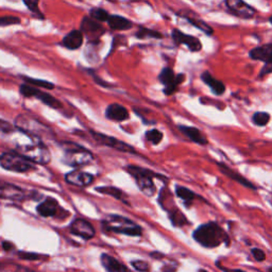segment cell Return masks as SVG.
Returning a JSON list of instances; mask_svg holds the SVG:
<instances>
[{
	"label": "cell",
	"mask_w": 272,
	"mask_h": 272,
	"mask_svg": "<svg viewBox=\"0 0 272 272\" xmlns=\"http://www.w3.org/2000/svg\"><path fill=\"white\" fill-rule=\"evenodd\" d=\"M194 239L204 248H216L222 242H229V237L216 222H208L200 225L194 232Z\"/></svg>",
	"instance_id": "6da1fadb"
},
{
	"label": "cell",
	"mask_w": 272,
	"mask_h": 272,
	"mask_svg": "<svg viewBox=\"0 0 272 272\" xmlns=\"http://www.w3.org/2000/svg\"><path fill=\"white\" fill-rule=\"evenodd\" d=\"M102 226L103 229L110 232H115V233L137 237L143 233V230L139 225L133 222L126 217L118 216V215H110L103 221H102Z\"/></svg>",
	"instance_id": "7a4b0ae2"
},
{
	"label": "cell",
	"mask_w": 272,
	"mask_h": 272,
	"mask_svg": "<svg viewBox=\"0 0 272 272\" xmlns=\"http://www.w3.org/2000/svg\"><path fill=\"white\" fill-rule=\"evenodd\" d=\"M128 172L135 179L139 189L144 192L146 196L152 197L155 194L156 187L153 183L154 178H162L160 174H156L155 172L151 171L149 169L141 168L138 166L130 165L127 167Z\"/></svg>",
	"instance_id": "3957f363"
},
{
	"label": "cell",
	"mask_w": 272,
	"mask_h": 272,
	"mask_svg": "<svg viewBox=\"0 0 272 272\" xmlns=\"http://www.w3.org/2000/svg\"><path fill=\"white\" fill-rule=\"evenodd\" d=\"M16 128L20 130L24 133L34 136V137H43V136H49L51 134V130L49 127L45 126L36 118L30 115L21 114L17 116L15 119Z\"/></svg>",
	"instance_id": "277c9868"
},
{
	"label": "cell",
	"mask_w": 272,
	"mask_h": 272,
	"mask_svg": "<svg viewBox=\"0 0 272 272\" xmlns=\"http://www.w3.org/2000/svg\"><path fill=\"white\" fill-rule=\"evenodd\" d=\"M20 155L26 157L32 163L42 164L46 165L51 160V155L48 148L44 144L41 143H33V144H26L17 146L16 151Z\"/></svg>",
	"instance_id": "5b68a950"
},
{
	"label": "cell",
	"mask_w": 272,
	"mask_h": 272,
	"mask_svg": "<svg viewBox=\"0 0 272 272\" xmlns=\"http://www.w3.org/2000/svg\"><path fill=\"white\" fill-rule=\"evenodd\" d=\"M63 146L65 147V154L63 162L67 164L68 166L79 167L87 165L93 161V154L88 150L84 149L83 147L71 144V143H64Z\"/></svg>",
	"instance_id": "8992f818"
},
{
	"label": "cell",
	"mask_w": 272,
	"mask_h": 272,
	"mask_svg": "<svg viewBox=\"0 0 272 272\" xmlns=\"http://www.w3.org/2000/svg\"><path fill=\"white\" fill-rule=\"evenodd\" d=\"M0 165L14 172H29L34 169L32 162L17 152H5L0 155Z\"/></svg>",
	"instance_id": "52a82bcc"
},
{
	"label": "cell",
	"mask_w": 272,
	"mask_h": 272,
	"mask_svg": "<svg viewBox=\"0 0 272 272\" xmlns=\"http://www.w3.org/2000/svg\"><path fill=\"white\" fill-rule=\"evenodd\" d=\"M158 80L162 84L165 85L164 93L167 96L172 95L174 92H177L179 85L185 80V75L180 73V75H174L171 68L165 67L163 68L160 75H158Z\"/></svg>",
	"instance_id": "ba28073f"
},
{
	"label": "cell",
	"mask_w": 272,
	"mask_h": 272,
	"mask_svg": "<svg viewBox=\"0 0 272 272\" xmlns=\"http://www.w3.org/2000/svg\"><path fill=\"white\" fill-rule=\"evenodd\" d=\"M249 55L255 61L264 62V67L259 73V77H264L272 72V44L254 48L250 51Z\"/></svg>",
	"instance_id": "9c48e42d"
},
{
	"label": "cell",
	"mask_w": 272,
	"mask_h": 272,
	"mask_svg": "<svg viewBox=\"0 0 272 272\" xmlns=\"http://www.w3.org/2000/svg\"><path fill=\"white\" fill-rule=\"evenodd\" d=\"M224 2L230 12L239 18L249 19L255 14V9L249 5L245 0H224Z\"/></svg>",
	"instance_id": "30bf717a"
},
{
	"label": "cell",
	"mask_w": 272,
	"mask_h": 272,
	"mask_svg": "<svg viewBox=\"0 0 272 272\" xmlns=\"http://www.w3.org/2000/svg\"><path fill=\"white\" fill-rule=\"evenodd\" d=\"M94 138L98 141V143L104 145L106 147H110V148H113L118 151L121 152H128V153H136V151L134 150V148L132 146H130L123 141L119 140L115 137H112V136H107L104 134L101 133H97V132H92Z\"/></svg>",
	"instance_id": "8fae6325"
},
{
	"label": "cell",
	"mask_w": 272,
	"mask_h": 272,
	"mask_svg": "<svg viewBox=\"0 0 272 272\" xmlns=\"http://www.w3.org/2000/svg\"><path fill=\"white\" fill-rule=\"evenodd\" d=\"M81 32L90 41H97L101 35H103L104 28L92 17H84L81 22Z\"/></svg>",
	"instance_id": "7c38bea8"
},
{
	"label": "cell",
	"mask_w": 272,
	"mask_h": 272,
	"mask_svg": "<svg viewBox=\"0 0 272 272\" xmlns=\"http://www.w3.org/2000/svg\"><path fill=\"white\" fill-rule=\"evenodd\" d=\"M26 192L19 186L0 180V198L1 199L20 201L25 199Z\"/></svg>",
	"instance_id": "4fadbf2b"
},
{
	"label": "cell",
	"mask_w": 272,
	"mask_h": 272,
	"mask_svg": "<svg viewBox=\"0 0 272 272\" xmlns=\"http://www.w3.org/2000/svg\"><path fill=\"white\" fill-rule=\"evenodd\" d=\"M171 36L174 43L177 45H185L192 52H197L202 49V44L201 42L195 36L187 35V34L183 33L178 29H173L171 32Z\"/></svg>",
	"instance_id": "5bb4252c"
},
{
	"label": "cell",
	"mask_w": 272,
	"mask_h": 272,
	"mask_svg": "<svg viewBox=\"0 0 272 272\" xmlns=\"http://www.w3.org/2000/svg\"><path fill=\"white\" fill-rule=\"evenodd\" d=\"M70 231L72 234L83 238L85 240L92 239L95 236V229L88 221L84 219H77L70 224Z\"/></svg>",
	"instance_id": "9a60e30c"
},
{
	"label": "cell",
	"mask_w": 272,
	"mask_h": 272,
	"mask_svg": "<svg viewBox=\"0 0 272 272\" xmlns=\"http://www.w3.org/2000/svg\"><path fill=\"white\" fill-rule=\"evenodd\" d=\"M65 180L67 183H69L71 185L84 187L93 183L94 177L90 173L80 171V170H75V171L68 172L65 175Z\"/></svg>",
	"instance_id": "2e32d148"
},
{
	"label": "cell",
	"mask_w": 272,
	"mask_h": 272,
	"mask_svg": "<svg viewBox=\"0 0 272 272\" xmlns=\"http://www.w3.org/2000/svg\"><path fill=\"white\" fill-rule=\"evenodd\" d=\"M105 116L107 119H110V120L121 122L127 120L130 115L128 110L124 106L118 103H112L106 107Z\"/></svg>",
	"instance_id": "e0dca14e"
},
{
	"label": "cell",
	"mask_w": 272,
	"mask_h": 272,
	"mask_svg": "<svg viewBox=\"0 0 272 272\" xmlns=\"http://www.w3.org/2000/svg\"><path fill=\"white\" fill-rule=\"evenodd\" d=\"M219 169H220V171L222 172L223 174H225L226 177H229L230 179L232 180H234L235 182L237 183H239L241 185H243L245 187H248V188H251L253 190H256V186H254L250 181L247 180L246 178H243L241 174H239L238 172L234 171L233 169H231L229 166H226L225 164H222V163H218L217 164Z\"/></svg>",
	"instance_id": "ac0fdd59"
},
{
	"label": "cell",
	"mask_w": 272,
	"mask_h": 272,
	"mask_svg": "<svg viewBox=\"0 0 272 272\" xmlns=\"http://www.w3.org/2000/svg\"><path fill=\"white\" fill-rule=\"evenodd\" d=\"M83 44V33L80 30H72L64 36L62 45L69 50L80 48Z\"/></svg>",
	"instance_id": "d6986e66"
},
{
	"label": "cell",
	"mask_w": 272,
	"mask_h": 272,
	"mask_svg": "<svg viewBox=\"0 0 272 272\" xmlns=\"http://www.w3.org/2000/svg\"><path fill=\"white\" fill-rule=\"evenodd\" d=\"M58 209H59V204L56 202V200L53 199V198H47L46 200L39 204L36 208V211L42 217L48 218V217L55 216L56 213H58Z\"/></svg>",
	"instance_id": "ffe728a7"
},
{
	"label": "cell",
	"mask_w": 272,
	"mask_h": 272,
	"mask_svg": "<svg viewBox=\"0 0 272 272\" xmlns=\"http://www.w3.org/2000/svg\"><path fill=\"white\" fill-rule=\"evenodd\" d=\"M101 264L106 272H128L126 266L109 254L104 253L101 255Z\"/></svg>",
	"instance_id": "44dd1931"
},
{
	"label": "cell",
	"mask_w": 272,
	"mask_h": 272,
	"mask_svg": "<svg viewBox=\"0 0 272 272\" xmlns=\"http://www.w3.org/2000/svg\"><path fill=\"white\" fill-rule=\"evenodd\" d=\"M201 79H202V81L212 89V92L215 95L220 96L225 92V85L221 81L217 80V79H215L208 71H204L202 73Z\"/></svg>",
	"instance_id": "7402d4cb"
},
{
	"label": "cell",
	"mask_w": 272,
	"mask_h": 272,
	"mask_svg": "<svg viewBox=\"0 0 272 272\" xmlns=\"http://www.w3.org/2000/svg\"><path fill=\"white\" fill-rule=\"evenodd\" d=\"M179 129H180V131L186 136V137H188L191 141H194V143H197L199 145H206L207 144V140L205 138V136H204L201 133L200 130H198L197 128L180 126Z\"/></svg>",
	"instance_id": "603a6c76"
},
{
	"label": "cell",
	"mask_w": 272,
	"mask_h": 272,
	"mask_svg": "<svg viewBox=\"0 0 272 272\" xmlns=\"http://www.w3.org/2000/svg\"><path fill=\"white\" fill-rule=\"evenodd\" d=\"M107 24L110 28L116 31H122V30H129L132 28V22L126 17L119 16V15H110L109 19H107Z\"/></svg>",
	"instance_id": "cb8c5ba5"
},
{
	"label": "cell",
	"mask_w": 272,
	"mask_h": 272,
	"mask_svg": "<svg viewBox=\"0 0 272 272\" xmlns=\"http://www.w3.org/2000/svg\"><path fill=\"white\" fill-rule=\"evenodd\" d=\"M96 190H97L98 192H100V194H104V195H109V196H112V197H114L116 198L117 200H120L122 202H126L127 203V196L124 192L121 190V189H119L117 188V187H113V186H103V187H97L96 188Z\"/></svg>",
	"instance_id": "d4e9b609"
},
{
	"label": "cell",
	"mask_w": 272,
	"mask_h": 272,
	"mask_svg": "<svg viewBox=\"0 0 272 272\" xmlns=\"http://www.w3.org/2000/svg\"><path fill=\"white\" fill-rule=\"evenodd\" d=\"M34 98H37L38 100H41L43 103H45L50 107H52V109H60V107L62 106L61 102L58 99L54 98L53 96H51L47 93L42 92L41 89H37V92H36L35 96H34Z\"/></svg>",
	"instance_id": "484cf974"
},
{
	"label": "cell",
	"mask_w": 272,
	"mask_h": 272,
	"mask_svg": "<svg viewBox=\"0 0 272 272\" xmlns=\"http://www.w3.org/2000/svg\"><path fill=\"white\" fill-rule=\"evenodd\" d=\"M175 194H177V196L180 198V199H182L184 201L186 206H189L196 198L195 192L184 186L175 187Z\"/></svg>",
	"instance_id": "4316f807"
},
{
	"label": "cell",
	"mask_w": 272,
	"mask_h": 272,
	"mask_svg": "<svg viewBox=\"0 0 272 272\" xmlns=\"http://www.w3.org/2000/svg\"><path fill=\"white\" fill-rule=\"evenodd\" d=\"M0 272H33L14 263H0Z\"/></svg>",
	"instance_id": "83f0119b"
},
{
	"label": "cell",
	"mask_w": 272,
	"mask_h": 272,
	"mask_svg": "<svg viewBox=\"0 0 272 272\" xmlns=\"http://www.w3.org/2000/svg\"><path fill=\"white\" fill-rule=\"evenodd\" d=\"M22 79H24L27 84L32 85V86L43 87V88H46V89H53L54 88V85L52 83L48 82V81L38 80V79H32V78H29V77H24Z\"/></svg>",
	"instance_id": "f1b7e54d"
},
{
	"label": "cell",
	"mask_w": 272,
	"mask_h": 272,
	"mask_svg": "<svg viewBox=\"0 0 272 272\" xmlns=\"http://www.w3.org/2000/svg\"><path fill=\"white\" fill-rule=\"evenodd\" d=\"M270 120V114L266 112H256L252 117V121L255 126L265 127Z\"/></svg>",
	"instance_id": "f546056e"
},
{
	"label": "cell",
	"mask_w": 272,
	"mask_h": 272,
	"mask_svg": "<svg viewBox=\"0 0 272 272\" xmlns=\"http://www.w3.org/2000/svg\"><path fill=\"white\" fill-rule=\"evenodd\" d=\"M146 139L153 145L160 144L163 139V133L157 129H152L146 132Z\"/></svg>",
	"instance_id": "4dcf8cb0"
},
{
	"label": "cell",
	"mask_w": 272,
	"mask_h": 272,
	"mask_svg": "<svg viewBox=\"0 0 272 272\" xmlns=\"http://www.w3.org/2000/svg\"><path fill=\"white\" fill-rule=\"evenodd\" d=\"M89 15L93 19L97 21H107L110 17V14L105 10L100 8H94L89 11Z\"/></svg>",
	"instance_id": "1f68e13d"
},
{
	"label": "cell",
	"mask_w": 272,
	"mask_h": 272,
	"mask_svg": "<svg viewBox=\"0 0 272 272\" xmlns=\"http://www.w3.org/2000/svg\"><path fill=\"white\" fill-rule=\"evenodd\" d=\"M136 37L138 38H146V37H150V38H162L163 35L162 33L151 30V29H147V28H140V30L136 33Z\"/></svg>",
	"instance_id": "d6a6232c"
},
{
	"label": "cell",
	"mask_w": 272,
	"mask_h": 272,
	"mask_svg": "<svg viewBox=\"0 0 272 272\" xmlns=\"http://www.w3.org/2000/svg\"><path fill=\"white\" fill-rule=\"evenodd\" d=\"M187 19L189 20L190 24H192L194 26H196L197 28H199L200 30H202L203 32H205L207 35H212V33H213V29L211 27H209L208 25H206L205 22H203L202 20H195V19H192V18H189V17H186Z\"/></svg>",
	"instance_id": "836d02e7"
},
{
	"label": "cell",
	"mask_w": 272,
	"mask_h": 272,
	"mask_svg": "<svg viewBox=\"0 0 272 272\" xmlns=\"http://www.w3.org/2000/svg\"><path fill=\"white\" fill-rule=\"evenodd\" d=\"M19 22H20V18H19V17H16V16L0 17V26H1V27L17 25V24H19Z\"/></svg>",
	"instance_id": "e575fe53"
},
{
	"label": "cell",
	"mask_w": 272,
	"mask_h": 272,
	"mask_svg": "<svg viewBox=\"0 0 272 272\" xmlns=\"http://www.w3.org/2000/svg\"><path fill=\"white\" fill-rule=\"evenodd\" d=\"M131 265L133 266V268L135 270H137L139 272H149L150 271L149 264L147 262H144V260H133Z\"/></svg>",
	"instance_id": "d590c367"
},
{
	"label": "cell",
	"mask_w": 272,
	"mask_h": 272,
	"mask_svg": "<svg viewBox=\"0 0 272 272\" xmlns=\"http://www.w3.org/2000/svg\"><path fill=\"white\" fill-rule=\"evenodd\" d=\"M22 1H24V3L27 5L28 9H29L31 12L39 13V10H38L39 0H22Z\"/></svg>",
	"instance_id": "8d00e7d4"
},
{
	"label": "cell",
	"mask_w": 272,
	"mask_h": 272,
	"mask_svg": "<svg viewBox=\"0 0 272 272\" xmlns=\"http://www.w3.org/2000/svg\"><path fill=\"white\" fill-rule=\"evenodd\" d=\"M13 131H14V128L11 126L9 122L0 119V133L9 134V133H12Z\"/></svg>",
	"instance_id": "74e56055"
},
{
	"label": "cell",
	"mask_w": 272,
	"mask_h": 272,
	"mask_svg": "<svg viewBox=\"0 0 272 272\" xmlns=\"http://www.w3.org/2000/svg\"><path fill=\"white\" fill-rule=\"evenodd\" d=\"M252 255L254 256V258L257 260V262H264L265 258H266V254L263 250H260L258 248H253L252 250Z\"/></svg>",
	"instance_id": "f35d334b"
},
{
	"label": "cell",
	"mask_w": 272,
	"mask_h": 272,
	"mask_svg": "<svg viewBox=\"0 0 272 272\" xmlns=\"http://www.w3.org/2000/svg\"><path fill=\"white\" fill-rule=\"evenodd\" d=\"M19 256L24 259L28 260H37L41 258V255L33 254V253H19Z\"/></svg>",
	"instance_id": "ab89813d"
},
{
	"label": "cell",
	"mask_w": 272,
	"mask_h": 272,
	"mask_svg": "<svg viewBox=\"0 0 272 272\" xmlns=\"http://www.w3.org/2000/svg\"><path fill=\"white\" fill-rule=\"evenodd\" d=\"M3 248H4V250H5V251H10L11 249L13 248V246L11 245V243L8 242V241H4V243H3Z\"/></svg>",
	"instance_id": "60d3db41"
},
{
	"label": "cell",
	"mask_w": 272,
	"mask_h": 272,
	"mask_svg": "<svg viewBox=\"0 0 272 272\" xmlns=\"http://www.w3.org/2000/svg\"><path fill=\"white\" fill-rule=\"evenodd\" d=\"M150 256L154 257V258H157V257H163V254L158 253V252L156 251V252H153V253H151V254H150Z\"/></svg>",
	"instance_id": "b9f144b4"
},
{
	"label": "cell",
	"mask_w": 272,
	"mask_h": 272,
	"mask_svg": "<svg viewBox=\"0 0 272 272\" xmlns=\"http://www.w3.org/2000/svg\"><path fill=\"white\" fill-rule=\"evenodd\" d=\"M228 272H246V271H243V270H239V269H235V270L228 271Z\"/></svg>",
	"instance_id": "7bdbcfd3"
},
{
	"label": "cell",
	"mask_w": 272,
	"mask_h": 272,
	"mask_svg": "<svg viewBox=\"0 0 272 272\" xmlns=\"http://www.w3.org/2000/svg\"><path fill=\"white\" fill-rule=\"evenodd\" d=\"M106 1H110V2H116L117 0H106Z\"/></svg>",
	"instance_id": "ee69618b"
},
{
	"label": "cell",
	"mask_w": 272,
	"mask_h": 272,
	"mask_svg": "<svg viewBox=\"0 0 272 272\" xmlns=\"http://www.w3.org/2000/svg\"><path fill=\"white\" fill-rule=\"evenodd\" d=\"M199 272H207V271H206V270H204V269H200Z\"/></svg>",
	"instance_id": "f6af8a7d"
},
{
	"label": "cell",
	"mask_w": 272,
	"mask_h": 272,
	"mask_svg": "<svg viewBox=\"0 0 272 272\" xmlns=\"http://www.w3.org/2000/svg\"><path fill=\"white\" fill-rule=\"evenodd\" d=\"M269 21H270V22H271V24H272V16H271V17H270V18H269Z\"/></svg>",
	"instance_id": "bcb514c9"
}]
</instances>
